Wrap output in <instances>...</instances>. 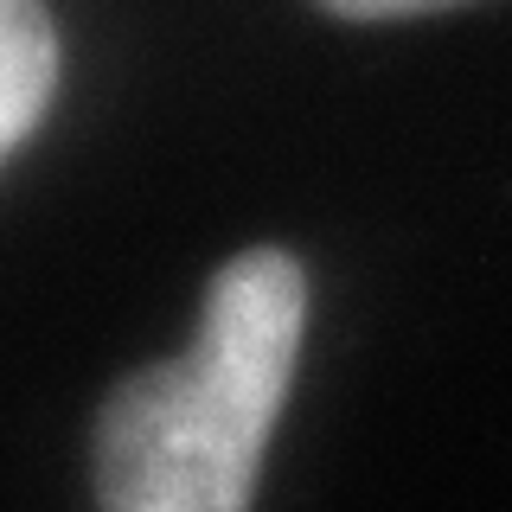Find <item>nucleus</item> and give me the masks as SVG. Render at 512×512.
I'll return each mask as SVG.
<instances>
[{
	"label": "nucleus",
	"instance_id": "nucleus-1",
	"mask_svg": "<svg viewBox=\"0 0 512 512\" xmlns=\"http://www.w3.org/2000/svg\"><path fill=\"white\" fill-rule=\"evenodd\" d=\"M308 327V276L288 250H244L218 269L199 340L148 365L103 404V512H250L263 442L282 416Z\"/></svg>",
	"mask_w": 512,
	"mask_h": 512
},
{
	"label": "nucleus",
	"instance_id": "nucleus-2",
	"mask_svg": "<svg viewBox=\"0 0 512 512\" xmlns=\"http://www.w3.org/2000/svg\"><path fill=\"white\" fill-rule=\"evenodd\" d=\"M58 90V32L39 0H0V154L20 148Z\"/></svg>",
	"mask_w": 512,
	"mask_h": 512
},
{
	"label": "nucleus",
	"instance_id": "nucleus-3",
	"mask_svg": "<svg viewBox=\"0 0 512 512\" xmlns=\"http://www.w3.org/2000/svg\"><path fill=\"white\" fill-rule=\"evenodd\" d=\"M327 13L340 20H410V13H442V7H461V0H320Z\"/></svg>",
	"mask_w": 512,
	"mask_h": 512
}]
</instances>
